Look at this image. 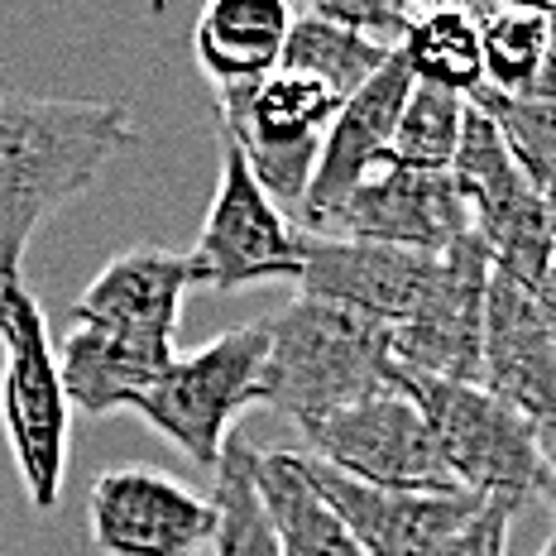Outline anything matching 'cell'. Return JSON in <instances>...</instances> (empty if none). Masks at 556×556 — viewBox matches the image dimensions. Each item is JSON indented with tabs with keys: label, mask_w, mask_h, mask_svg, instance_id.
<instances>
[{
	"label": "cell",
	"mask_w": 556,
	"mask_h": 556,
	"mask_svg": "<svg viewBox=\"0 0 556 556\" xmlns=\"http://www.w3.org/2000/svg\"><path fill=\"white\" fill-rule=\"evenodd\" d=\"M130 144L135 121L115 101L0 91V283H20L34 230Z\"/></svg>",
	"instance_id": "6da1fadb"
},
{
	"label": "cell",
	"mask_w": 556,
	"mask_h": 556,
	"mask_svg": "<svg viewBox=\"0 0 556 556\" xmlns=\"http://www.w3.org/2000/svg\"><path fill=\"white\" fill-rule=\"evenodd\" d=\"M389 331L393 327L365 312L298 293L278 317L264 321L260 403L303 427L355 399L399 389L403 369L393 365Z\"/></svg>",
	"instance_id": "7a4b0ae2"
},
{
	"label": "cell",
	"mask_w": 556,
	"mask_h": 556,
	"mask_svg": "<svg viewBox=\"0 0 556 556\" xmlns=\"http://www.w3.org/2000/svg\"><path fill=\"white\" fill-rule=\"evenodd\" d=\"M399 389L427 417L456 490L508 508L552 494V437H542L528 417H518L494 393H484L480 384H446V379L422 375H403Z\"/></svg>",
	"instance_id": "3957f363"
},
{
	"label": "cell",
	"mask_w": 556,
	"mask_h": 556,
	"mask_svg": "<svg viewBox=\"0 0 556 556\" xmlns=\"http://www.w3.org/2000/svg\"><path fill=\"white\" fill-rule=\"evenodd\" d=\"M0 427L34 508H53L67 475V399L53 331L25 283H0Z\"/></svg>",
	"instance_id": "277c9868"
},
{
	"label": "cell",
	"mask_w": 556,
	"mask_h": 556,
	"mask_svg": "<svg viewBox=\"0 0 556 556\" xmlns=\"http://www.w3.org/2000/svg\"><path fill=\"white\" fill-rule=\"evenodd\" d=\"M260 375L264 327H236L197 345L192 355H173L164 375L139 399H130V413L144 417L188 460L212 470L230 437V422L250 403H260Z\"/></svg>",
	"instance_id": "5b68a950"
},
{
	"label": "cell",
	"mask_w": 556,
	"mask_h": 556,
	"mask_svg": "<svg viewBox=\"0 0 556 556\" xmlns=\"http://www.w3.org/2000/svg\"><path fill=\"white\" fill-rule=\"evenodd\" d=\"M336 106L341 101H331V91L312 77L269 73L250 87L216 91V125L274 206H303Z\"/></svg>",
	"instance_id": "8992f818"
},
{
	"label": "cell",
	"mask_w": 556,
	"mask_h": 556,
	"mask_svg": "<svg viewBox=\"0 0 556 556\" xmlns=\"http://www.w3.org/2000/svg\"><path fill=\"white\" fill-rule=\"evenodd\" d=\"M298 432L307 442L303 456L321 460L345 480L369 484V490L456 494V480L432 442V427L403 389L355 399L336 413L312 417Z\"/></svg>",
	"instance_id": "52a82bcc"
},
{
	"label": "cell",
	"mask_w": 556,
	"mask_h": 556,
	"mask_svg": "<svg viewBox=\"0 0 556 556\" xmlns=\"http://www.w3.org/2000/svg\"><path fill=\"white\" fill-rule=\"evenodd\" d=\"M307 230L298 216L274 206L264 188L250 178L245 159L222 139V173L206 206V222L197 245L188 250L192 283H206L216 293H236L269 278H298L303 274Z\"/></svg>",
	"instance_id": "ba28073f"
},
{
	"label": "cell",
	"mask_w": 556,
	"mask_h": 556,
	"mask_svg": "<svg viewBox=\"0 0 556 556\" xmlns=\"http://www.w3.org/2000/svg\"><path fill=\"white\" fill-rule=\"evenodd\" d=\"M484 283H490V254L470 230L451 250L437 254L417 307L389 331L393 365L403 375L446 379V384H480Z\"/></svg>",
	"instance_id": "9c48e42d"
},
{
	"label": "cell",
	"mask_w": 556,
	"mask_h": 556,
	"mask_svg": "<svg viewBox=\"0 0 556 556\" xmlns=\"http://www.w3.org/2000/svg\"><path fill=\"white\" fill-rule=\"evenodd\" d=\"M91 547L106 556H202L216 532V504L164 470L121 466L91 480Z\"/></svg>",
	"instance_id": "30bf717a"
},
{
	"label": "cell",
	"mask_w": 556,
	"mask_h": 556,
	"mask_svg": "<svg viewBox=\"0 0 556 556\" xmlns=\"http://www.w3.org/2000/svg\"><path fill=\"white\" fill-rule=\"evenodd\" d=\"M307 490L336 514V523L351 532V542L365 556H437L484 508V500L456 494H399V490H369L361 480L327 470L321 460L288 451Z\"/></svg>",
	"instance_id": "8fae6325"
},
{
	"label": "cell",
	"mask_w": 556,
	"mask_h": 556,
	"mask_svg": "<svg viewBox=\"0 0 556 556\" xmlns=\"http://www.w3.org/2000/svg\"><path fill=\"white\" fill-rule=\"evenodd\" d=\"M480 389L552 437L556 417V303L494 274L484 283Z\"/></svg>",
	"instance_id": "7c38bea8"
},
{
	"label": "cell",
	"mask_w": 556,
	"mask_h": 556,
	"mask_svg": "<svg viewBox=\"0 0 556 556\" xmlns=\"http://www.w3.org/2000/svg\"><path fill=\"white\" fill-rule=\"evenodd\" d=\"M327 226H341L345 240L442 254L460 236H470V212L460 202L451 173H417L384 159L369 178L355 182Z\"/></svg>",
	"instance_id": "4fadbf2b"
},
{
	"label": "cell",
	"mask_w": 556,
	"mask_h": 556,
	"mask_svg": "<svg viewBox=\"0 0 556 556\" xmlns=\"http://www.w3.org/2000/svg\"><path fill=\"white\" fill-rule=\"evenodd\" d=\"M408 87H413L408 67L399 63V53H389V63L379 67L355 97H345L341 106H336L327 135H321L307 197H303V206H298V212H303L298 226H303L307 236H321L327 222L336 216V206L351 197L355 182L369 178V173L389 159L393 121H399Z\"/></svg>",
	"instance_id": "5bb4252c"
},
{
	"label": "cell",
	"mask_w": 556,
	"mask_h": 556,
	"mask_svg": "<svg viewBox=\"0 0 556 556\" xmlns=\"http://www.w3.org/2000/svg\"><path fill=\"white\" fill-rule=\"evenodd\" d=\"M188 288H197L188 254L139 245V250L115 254L106 269L83 288V298L73 303V321L135 345H164V351H173Z\"/></svg>",
	"instance_id": "9a60e30c"
},
{
	"label": "cell",
	"mask_w": 556,
	"mask_h": 556,
	"mask_svg": "<svg viewBox=\"0 0 556 556\" xmlns=\"http://www.w3.org/2000/svg\"><path fill=\"white\" fill-rule=\"evenodd\" d=\"M437 254H413L399 245H375V240H345V236H307L303 250V283L307 298L365 312V317L399 327L417 307L427 278H432Z\"/></svg>",
	"instance_id": "2e32d148"
},
{
	"label": "cell",
	"mask_w": 556,
	"mask_h": 556,
	"mask_svg": "<svg viewBox=\"0 0 556 556\" xmlns=\"http://www.w3.org/2000/svg\"><path fill=\"white\" fill-rule=\"evenodd\" d=\"M53 361H58V384H63L67 408L77 403L83 413L106 417V413L130 408V399H139L173 365V351H164V345H135L91 327H73L63 336V345H53Z\"/></svg>",
	"instance_id": "e0dca14e"
},
{
	"label": "cell",
	"mask_w": 556,
	"mask_h": 556,
	"mask_svg": "<svg viewBox=\"0 0 556 556\" xmlns=\"http://www.w3.org/2000/svg\"><path fill=\"white\" fill-rule=\"evenodd\" d=\"M293 10L283 0H212L197 15L192 53L202 73L222 87H250L278 73Z\"/></svg>",
	"instance_id": "ac0fdd59"
},
{
	"label": "cell",
	"mask_w": 556,
	"mask_h": 556,
	"mask_svg": "<svg viewBox=\"0 0 556 556\" xmlns=\"http://www.w3.org/2000/svg\"><path fill=\"white\" fill-rule=\"evenodd\" d=\"M470 15L480 29L484 87L504 97L552 101V5H484Z\"/></svg>",
	"instance_id": "d6986e66"
},
{
	"label": "cell",
	"mask_w": 556,
	"mask_h": 556,
	"mask_svg": "<svg viewBox=\"0 0 556 556\" xmlns=\"http://www.w3.org/2000/svg\"><path fill=\"white\" fill-rule=\"evenodd\" d=\"M254 490H260L278 556H365L351 532L336 523L331 508L307 490L288 451H254Z\"/></svg>",
	"instance_id": "ffe728a7"
},
{
	"label": "cell",
	"mask_w": 556,
	"mask_h": 556,
	"mask_svg": "<svg viewBox=\"0 0 556 556\" xmlns=\"http://www.w3.org/2000/svg\"><path fill=\"white\" fill-rule=\"evenodd\" d=\"M393 53L417 87H437L451 97H470L484 87L480 29H475L470 10L460 5H437L427 15H413Z\"/></svg>",
	"instance_id": "44dd1931"
},
{
	"label": "cell",
	"mask_w": 556,
	"mask_h": 556,
	"mask_svg": "<svg viewBox=\"0 0 556 556\" xmlns=\"http://www.w3.org/2000/svg\"><path fill=\"white\" fill-rule=\"evenodd\" d=\"M389 53L393 49H384V43L355 39V34L336 29L327 20L312 15V10H303V15H293V25H288L278 73L312 77L317 87L331 91V101H345L389 63Z\"/></svg>",
	"instance_id": "7402d4cb"
},
{
	"label": "cell",
	"mask_w": 556,
	"mask_h": 556,
	"mask_svg": "<svg viewBox=\"0 0 556 556\" xmlns=\"http://www.w3.org/2000/svg\"><path fill=\"white\" fill-rule=\"evenodd\" d=\"M254 451L260 446H250V437L230 432L212 466L216 480H212V494H206L216 504L212 556H278L260 490H254Z\"/></svg>",
	"instance_id": "603a6c76"
},
{
	"label": "cell",
	"mask_w": 556,
	"mask_h": 556,
	"mask_svg": "<svg viewBox=\"0 0 556 556\" xmlns=\"http://www.w3.org/2000/svg\"><path fill=\"white\" fill-rule=\"evenodd\" d=\"M460 121H466V97L413 83L408 97H403L399 121H393L389 164L417 173H446L460 139Z\"/></svg>",
	"instance_id": "cb8c5ba5"
},
{
	"label": "cell",
	"mask_w": 556,
	"mask_h": 556,
	"mask_svg": "<svg viewBox=\"0 0 556 556\" xmlns=\"http://www.w3.org/2000/svg\"><path fill=\"white\" fill-rule=\"evenodd\" d=\"M470 106L490 115V125L500 130L504 149L514 154V164L523 168V178L538 192L552 197V178H556V101H538V97H504V91H470Z\"/></svg>",
	"instance_id": "d4e9b609"
},
{
	"label": "cell",
	"mask_w": 556,
	"mask_h": 556,
	"mask_svg": "<svg viewBox=\"0 0 556 556\" xmlns=\"http://www.w3.org/2000/svg\"><path fill=\"white\" fill-rule=\"evenodd\" d=\"M312 15L327 20V25L355 34V39H369V43H384V49H399L403 29H408L413 10L403 5H384V0H321L312 5Z\"/></svg>",
	"instance_id": "484cf974"
},
{
	"label": "cell",
	"mask_w": 556,
	"mask_h": 556,
	"mask_svg": "<svg viewBox=\"0 0 556 556\" xmlns=\"http://www.w3.org/2000/svg\"><path fill=\"white\" fill-rule=\"evenodd\" d=\"M514 514H518V508H508V504H484L480 514H475L470 523L460 528L437 556H504Z\"/></svg>",
	"instance_id": "4316f807"
},
{
	"label": "cell",
	"mask_w": 556,
	"mask_h": 556,
	"mask_svg": "<svg viewBox=\"0 0 556 556\" xmlns=\"http://www.w3.org/2000/svg\"><path fill=\"white\" fill-rule=\"evenodd\" d=\"M538 556H556V547H552V542H547V547H542V552H538Z\"/></svg>",
	"instance_id": "83f0119b"
}]
</instances>
